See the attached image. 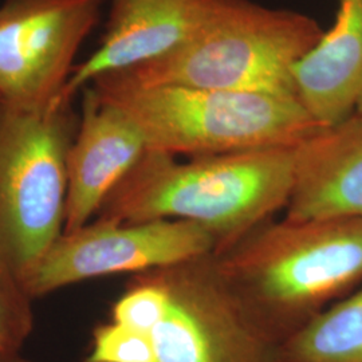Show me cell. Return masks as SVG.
Segmentation results:
<instances>
[{
	"mask_svg": "<svg viewBox=\"0 0 362 362\" xmlns=\"http://www.w3.org/2000/svg\"><path fill=\"white\" fill-rule=\"evenodd\" d=\"M220 282L281 346L362 282V219H269L212 254Z\"/></svg>",
	"mask_w": 362,
	"mask_h": 362,
	"instance_id": "1",
	"label": "cell"
},
{
	"mask_svg": "<svg viewBox=\"0 0 362 362\" xmlns=\"http://www.w3.org/2000/svg\"><path fill=\"white\" fill-rule=\"evenodd\" d=\"M302 145L187 161L146 151L94 219L189 221L211 233L220 251L285 209L297 184Z\"/></svg>",
	"mask_w": 362,
	"mask_h": 362,
	"instance_id": "2",
	"label": "cell"
},
{
	"mask_svg": "<svg viewBox=\"0 0 362 362\" xmlns=\"http://www.w3.org/2000/svg\"><path fill=\"white\" fill-rule=\"evenodd\" d=\"M324 31L308 15L250 0H199L170 52L104 76L134 86H185L297 97L293 70ZM299 100V98H298Z\"/></svg>",
	"mask_w": 362,
	"mask_h": 362,
	"instance_id": "3",
	"label": "cell"
},
{
	"mask_svg": "<svg viewBox=\"0 0 362 362\" xmlns=\"http://www.w3.org/2000/svg\"><path fill=\"white\" fill-rule=\"evenodd\" d=\"M88 86L141 130L148 151L203 157L296 146L325 127L297 97L185 86H134L109 76Z\"/></svg>",
	"mask_w": 362,
	"mask_h": 362,
	"instance_id": "4",
	"label": "cell"
},
{
	"mask_svg": "<svg viewBox=\"0 0 362 362\" xmlns=\"http://www.w3.org/2000/svg\"><path fill=\"white\" fill-rule=\"evenodd\" d=\"M78 125L59 98L38 107L0 101V264L22 284L65 233Z\"/></svg>",
	"mask_w": 362,
	"mask_h": 362,
	"instance_id": "5",
	"label": "cell"
},
{
	"mask_svg": "<svg viewBox=\"0 0 362 362\" xmlns=\"http://www.w3.org/2000/svg\"><path fill=\"white\" fill-rule=\"evenodd\" d=\"M212 254L151 270L168 294L149 333L156 362H281L220 282Z\"/></svg>",
	"mask_w": 362,
	"mask_h": 362,
	"instance_id": "6",
	"label": "cell"
},
{
	"mask_svg": "<svg viewBox=\"0 0 362 362\" xmlns=\"http://www.w3.org/2000/svg\"><path fill=\"white\" fill-rule=\"evenodd\" d=\"M216 248V239L189 221L94 219L76 233H64L23 286L37 299L93 278L168 267Z\"/></svg>",
	"mask_w": 362,
	"mask_h": 362,
	"instance_id": "7",
	"label": "cell"
},
{
	"mask_svg": "<svg viewBox=\"0 0 362 362\" xmlns=\"http://www.w3.org/2000/svg\"><path fill=\"white\" fill-rule=\"evenodd\" d=\"M103 1L6 0L0 7L1 101L38 107L58 100Z\"/></svg>",
	"mask_w": 362,
	"mask_h": 362,
	"instance_id": "8",
	"label": "cell"
},
{
	"mask_svg": "<svg viewBox=\"0 0 362 362\" xmlns=\"http://www.w3.org/2000/svg\"><path fill=\"white\" fill-rule=\"evenodd\" d=\"M82 98L77 134L70 148L65 233L97 216L107 196L148 151L141 130L91 86Z\"/></svg>",
	"mask_w": 362,
	"mask_h": 362,
	"instance_id": "9",
	"label": "cell"
},
{
	"mask_svg": "<svg viewBox=\"0 0 362 362\" xmlns=\"http://www.w3.org/2000/svg\"><path fill=\"white\" fill-rule=\"evenodd\" d=\"M199 0H112L98 49L74 66L59 100L71 103L95 78L156 59L188 34Z\"/></svg>",
	"mask_w": 362,
	"mask_h": 362,
	"instance_id": "10",
	"label": "cell"
},
{
	"mask_svg": "<svg viewBox=\"0 0 362 362\" xmlns=\"http://www.w3.org/2000/svg\"><path fill=\"white\" fill-rule=\"evenodd\" d=\"M288 219H362V116L327 127L302 145Z\"/></svg>",
	"mask_w": 362,
	"mask_h": 362,
	"instance_id": "11",
	"label": "cell"
},
{
	"mask_svg": "<svg viewBox=\"0 0 362 362\" xmlns=\"http://www.w3.org/2000/svg\"><path fill=\"white\" fill-rule=\"evenodd\" d=\"M298 98L325 128L356 112L362 90V0H339L336 25L293 70Z\"/></svg>",
	"mask_w": 362,
	"mask_h": 362,
	"instance_id": "12",
	"label": "cell"
},
{
	"mask_svg": "<svg viewBox=\"0 0 362 362\" xmlns=\"http://www.w3.org/2000/svg\"><path fill=\"white\" fill-rule=\"evenodd\" d=\"M281 362H362V285L279 346Z\"/></svg>",
	"mask_w": 362,
	"mask_h": 362,
	"instance_id": "13",
	"label": "cell"
},
{
	"mask_svg": "<svg viewBox=\"0 0 362 362\" xmlns=\"http://www.w3.org/2000/svg\"><path fill=\"white\" fill-rule=\"evenodd\" d=\"M168 309V294L163 285L146 272L132 276L127 291L112 309V321L149 336Z\"/></svg>",
	"mask_w": 362,
	"mask_h": 362,
	"instance_id": "14",
	"label": "cell"
},
{
	"mask_svg": "<svg viewBox=\"0 0 362 362\" xmlns=\"http://www.w3.org/2000/svg\"><path fill=\"white\" fill-rule=\"evenodd\" d=\"M33 298L23 284L0 264V351L22 353L35 326Z\"/></svg>",
	"mask_w": 362,
	"mask_h": 362,
	"instance_id": "15",
	"label": "cell"
},
{
	"mask_svg": "<svg viewBox=\"0 0 362 362\" xmlns=\"http://www.w3.org/2000/svg\"><path fill=\"white\" fill-rule=\"evenodd\" d=\"M83 362H156L155 349L148 334L110 321L93 330Z\"/></svg>",
	"mask_w": 362,
	"mask_h": 362,
	"instance_id": "16",
	"label": "cell"
},
{
	"mask_svg": "<svg viewBox=\"0 0 362 362\" xmlns=\"http://www.w3.org/2000/svg\"><path fill=\"white\" fill-rule=\"evenodd\" d=\"M0 362H35L31 358H28L26 356H23V353H1L0 351Z\"/></svg>",
	"mask_w": 362,
	"mask_h": 362,
	"instance_id": "17",
	"label": "cell"
},
{
	"mask_svg": "<svg viewBox=\"0 0 362 362\" xmlns=\"http://www.w3.org/2000/svg\"><path fill=\"white\" fill-rule=\"evenodd\" d=\"M356 115H358V116H362V90L360 93V97H358V101H357V105H356V112H354Z\"/></svg>",
	"mask_w": 362,
	"mask_h": 362,
	"instance_id": "18",
	"label": "cell"
},
{
	"mask_svg": "<svg viewBox=\"0 0 362 362\" xmlns=\"http://www.w3.org/2000/svg\"><path fill=\"white\" fill-rule=\"evenodd\" d=\"M0 101H1V98H0Z\"/></svg>",
	"mask_w": 362,
	"mask_h": 362,
	"instance_id": "19",
	"label": "cell"
}]
</instances>
